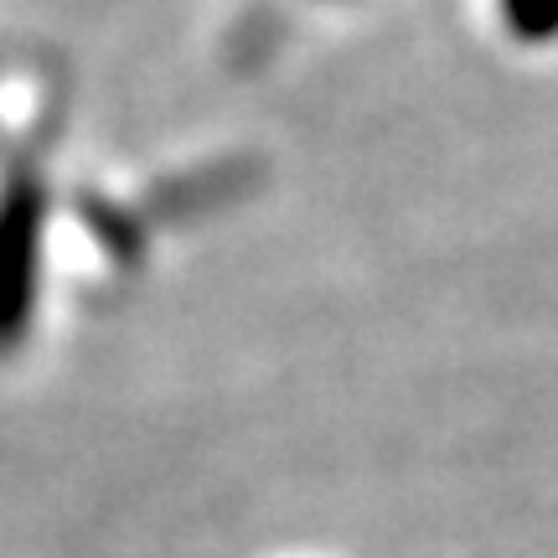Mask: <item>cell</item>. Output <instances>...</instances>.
<instances>
[{"instance_id":"7a4b0ae2","label":"cell","mask_w":558,"mask_h":558,"mask_svg":"<svg viewBox=\"0 0 558 558\" xmlns=\"http://www.w3.org/2000/svg\"><path fill=\"white\" fill-rule=\"evenodd\" d=\"M507 11V26L522 32V37H554L558 32V0H501Z\"/></svg>"},{"instance_id":"6da1fadb","label":"cell","mask_w":558,"mask_h":558,"mask_svg":"<svg viewBox=\"0 0 558 558\" xmlns=\"http://www.w3.org/2000/svg\"><path fill=\"white\" fill-rule=\"evenodd\" d=\"M47 197L32 177H16L0 197V352L16 347L37 300V248Z\"/></svg>"}]
</instances>
